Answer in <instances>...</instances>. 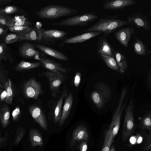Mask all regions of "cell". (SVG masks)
<instances>
[{"mask_svg": "<svg viewBox=\"0 0 151 151\" xmlns=\"http://www.w3.org/2000/svg\"><path fill=\"white\" fill-rule=\"evenodd\" d=\"M117 16L101 17L95 24L88 28L86 29L79 32L84 33L90 32H100L102 35L108 36L118 28L129 24L127 20H122L118 19Z\"/></svg>", "mask_w": 151, "mask_h": 151, "instance_id": "obj_1", "label": "cell"}, {"mask_svg": "<svg viewBox=\"0 0 151 151\" xmlns=\"http://www.w3.org/2000/svg\"><path fill=\"white\" fill-rule=\"evenodd\" d=\"M78 11L60 4L49 5L41 8L34 14L42 19H54L78 14Z\"/></svg>", "mask_w": 151, "mask_h": 151, "instance_id": "obj_2", "label": "cell"}, {"mask_svg": "<svg viewBox=\"0 0 151 151\" xmlns=\"http://www.w3.org/2000/svg\"><path fill=\"white\" fill-rule=\"evenodd\" d=\"M95 88L90 93V98L97 109H101L111 99L112 91L107 84L102 81L96 83Z\"/></svg>", "mask_w": 151, "mask_h": 151, "instance_id": "obj_3", "label": "cell"}, {"mask_svg": "<svg viewBox=\"0 0 151 151\" xmlns=\"http://www.w3.org/2000/svg\"><path fill=\"white\" fill-rule=\"evenodd\" d=\"M127 90L123 88L121 93L116 109L113 115L111 121L107 130L108 132L111 133L112 136V142L114 138L118 132L120 128L122 114L126 106L127 101H124Z\"/></svg>", "mask_w": 151, "mask_h": 151, "instance_id": "obj_4", "label": "cell"}, {"mask_svg": "<svg viewBox=\"0 0 151 151\" xmlns=\"http://www.w3.org/2000/svg\"><path fill=\"white\" fill-rule=\"evenodd\" d=\"M98 15L93 12H87L68 18L60 22L52 23L59 26H85L98 19Z\"/></svg>", "mask_w": 151, "mask_h": 151, "instance_id": "obj_5", "label": "cell"}, {"mask_svg": "<svg viewBox=\"0 0 151 151\" xmlns=\"http://www.w3.org/2000/svg\"><path fill=\"white\" fill-rule=\"evenodd\" d=\"M134 112V102L131 100L125 109L122 134L123 141H125L130 136L135 128Z\"/></svg>", "mask_w": 151, "mask_h": 151, "instance_id": "obj_6", "label": "cell"}, {"mask_svg": "<svg viewBox=\"0 0 151 151\" xmlns=\"http://www.w3.org/2000/svg\"><path fill=\"white\" fill-rule=\"evenodd\" d=\"M23 91L24 96L27 99L39 101V96L44 93L40 83L33 77L24 83Z\"/></svg>", "mask_w": 151, "mask_h": 151, "instance_id": "obj_7", "label": "cell"}, {"mask_svg": "<svg viewBox=\"0 0 151 151\" xmlns=\"http://www.w3.org/2000/svg\"><path fill=\"white\" fill-rule=\"evenodd\" d=\"M41 75L44 76L47 78L52 97L54 98L57 97L60 93V87L64 81V78L49 70L43 72Z\"/></svg>", "mask_w": 151, "mask_h": 151, "instance_id": "obj_8", "label": "cell"}, {"mask_svg": "<svg viewBox=\"0 0 151 151\" xmlns=\"http://www.w3.org/2000/svg\"><path fill=\"white\" fill-rule=\"evenodd\" d=\"M127 18L129 24L139 29H142L147 31L150 30V22L148 19L147 16L140 12L128 15Z\"/></svg>", "mask_w": 151, "mask_h": 151, "instance_id": "obj_9", "label": "cell"}, {"mask_svg": "<svg viewBox=\"0 0 151 151\" xmlns=\"http://www.w3.org/2000/svg\"><path fill=\"white\" fill-rule=\"evenodd\" d=\"M19 51L21 55L25 58H34L39 60L41 58L46 56L44 53L37 50L32 43L28 42H25L21 45Z\"/></svg>", "mask_w": 151, "mask_h": 151, "instance_id": "obj_10", "label": "cell"}, {"mask_svg": "<svg viewBox=\"0 0 151 151\" xmlns=\"http://www.w3.org/2000/svg\"><path fill=\"white\" fill-rule=\"evenodd\" d=\"M136 32L132 26L120 27L114 32V35L117 40L126 48L128 47V43L132 36Z\"/></svg>", "mask_w": 151, "mask_h": 151, "instance_id": "obj_11", "label": "cell"}, {"mask_svg": "<svg viewBox=\"0 0 151 151\" xmlns=\"http://www.w3.org/2000/svg\"><path fill=\"white\" fill-rule=\"evenodd\" d=\"M39 29L41 32L43 39L53 44L56 41H64L68 38L66 35L68 32L63 30L55 29L46 30L42 27Z\"/></svg>", "mask_w": 151, "mask_h": 151, "instance_id": "obj_12", "label": "cell"}, {"mask_svg": "<svg viewBox=\"0 0 151 151\" xmlns=\"http://www.w3.org/2000/svg\"><path fill=\"white\" fill-rule=\"evenodd\" d=\"M39 61L43 68L55 73L61 77L64 78L62 73H66L68 72V70L64 68L61 64L46 57L41 58Z\"/></svg>", "mask_w": 151, "mask_h": 151, "instance_id": "obj_13", "label": "cell"}, {"mask_svg": "<svg viewBox=\"0 0 151 151\" xmlns=\"http://www.w3.org/2000/svg\"><path fill=\"white\" fill-rule=\"evenodd\" d=\"M29 111L34 120L43 129L47 130L46 118L41 107L36 105H31L29 107Z\"/></svg>", "mask_w": 151, "mask_h": 151, "instance_id": "obj_14", "label": "cell"}, {"mask_svg": "<svg viewBox=\"0 0 151 151\" xmlns=\"http://www.w3.org/2000/svg\"><path fill=\"white\" fill-rule=\"evenodd\" d=\"M137 4V2L134 0H107L104 2L103 8L105 10H120Z\"/></svg>", "mask_w": 151, "mask_h": 151, "instance_id": "obj_15", "label": "cell"}, {"mask_svg": "<svg viewBox=\"0 0 151 151\" xmlns=\"http://www.w3.org/2000/svg\"><path fill=\"white\" fill-rule=\"evenodd\" d=\"M97 53L99 55H102L114 58V48L110 45L106 37L102 35L99 39L96 47Z\"/></svg>", "mask_w": 151, "mask_h": 151, "instance_id": "obj_16", "label": "cell"}, {"mask_svg": "<svg viewBox=\"0 0 151 151\" xmlns=\"http://www.w3.org/2000/svg\"><path fill=\"white\" fill-rule=\"evenodd\" d=\"M102 33L100 32L93 31L83 33L75 36L68 38L60 43L63 46L65 44L81 43L91 39Z\"/></svg>", "mask_w": 151, "mask_h": 151, "instance_id": "obj_17", "label": "cell"}, {"mask_svg": "<svg viewBox=\"0 0 151 151\" xmlns=\"http://www.w3.org/2000/svg\"><path fill=\"white\" fill-rule=\"evenodd\" d=\"M22 36L23 41H32L35 43L45 45H54L52 44L43 39L41 32L39 29L35 27H33L29 32L25 35H22Z\"/></svg>", "mask_w": 151, "mask_h": 151, "instance_id": "obj_18", "label": "cell"}, {"mask_svg": "<svg viewBox=\"0 0 151 151\" xmlns=\"http://www.w3.org/2000/svg\"><path fill=\"white\" fill-rule=\"evenodd\" d=\"M36 48L46 54L59 60L68 61V58L64 54L57 50L45 45L33 43H32Z\"/></svg>", "mask_w": 151, "mask_h": 151, "instance_id": "obj_19", "label": "cell"}, {"mask_svg": "<svg viewBox=\"0 0 151 151\" xmlns=\"http://www.w3.org/2000/svg\"><path fill=\"white\" fill-rule=\"evenodd\" d=\"M89 135L86 127L83 124L79 125L73 132L70 140V146L71 147L78 141L84 140L87 141Z\"/></svg>", "mask_w": 151, "mask_h": 151, "instance_id": "obj_20", "label": "cell"}, {"mask_svg": "<svg viewBox=\"0 0 151 151\" xmlns=\"http://www.w3.org/2000/svg\"><path fill=\"white\" fill-rule=\"evenodd\" d=\"M65 101L63 108L60 118L59 122V126H62L70 113L72 106L73 97L72 93L70 92L65 98Z\"/></svg>", "mask_w": 151, "mask_h": 151, "instance_id": "obj_21", "label": "cell"}, {"mask_svg": "<svg viewBox=\"0 0 151 151\" xmlns=\"http://www.w3.org/2000/svg\"><path fill=\"white\" fill-rule=\"evenodd\" d=\"M68 91L67 88L65 87L57 101L53 113L54 122L55 124H56L60 121L61 116L63 101L64 99L68 95Z\"/></svg>", "mask_w": 151, "mask_h": 151, "instance_id": "obj_22", "label": "cell"}, {"mask_svg": "<svg viewBox=\"0 0 151 151\" xmlns=\"http://www.w3.org/2000/svg\"><path fill=\"white\" fill-rule=\"evenodd\" d=\"M134 41L133 46L134 52L137 55L141 56H147L151 53L150 49L138 37L134 36Z\"/></svg>", "mask_w": 151, "mask_h": 151, "instance_id": "obj_23", "label": "cell"}, {"mask_svg": "<svg viewBox=\"0 0 151 151\" xmlns=\"http://www.w3.org/2000/svg\"><path fill=\"white\" fill-rule=\"evenodd\" d=\"M114 57L121 73H124L128 67V61L126 57L118 49H114Z\"/></svg>", "mask_w": 151, "mask_h": 151, "instance_id": "obj_24", "label": "cell"}, {"mask_svg": "<svg viewBox=\"0 0 151 151\" xmlns=\"http://www.w3.org/2000/svg\"><path fill=\"white\" fill-rule=\"evenodd\" d=\"M29 138L31 145L34 147L42 146L43 144L41 134L37 129L31 128L29 132Z\"/></svg>", "mask_w": 151, "mask_h": 151, "instance_id": "obj_25", "label": "cell"}, {"mask_svg": "<svg viewBox=\"0 0 151 151\" xmlns=\"http://www.w3.org/2000/svg\"><path fill=\"white\" fill-rule=\"evenodd\" d=\"M41 66L42 64L40 62H29L22 60L14 66V68L17 71H24L36 68Z\"/></svg>", "mask_w": 151, "mask_h": 151, "instance_id": "obj_26", "label": "cell"}, {"mask_svg": "<svg viewBox=\"0 0 151 151\" xmlns=\"http://www.w3.org/2000/svg\"><path fill=\"white\" fill-rule=\"evenodd\" d=\"M27 19L24 15H16L12 18L7 27L15 26H32L33 23L26 20Z\"/></svg>", "mask_w": 151, "mask_h": 151, "instance_id": "obj_27", "label": "cell"}, {"mask_svg": "<svg viewBox=\"0 0 151 151\" xmlns=\"http://www.w3.org/2000/svg\"><path fill=\"white\" fill-rule=\"evenodd\" d=\"M2 60H8L11 63L13 62L9 48L4 41L0 40V64Z\"/></svg>", "mask_w": 151, "mask_h": 151, "instance_id": "obj_28", "label": "cell"}, {"mask_svg": "<svg viewBox=\"0 0 151 151\" xmlns=\"http://www.w3.org/2000/svg\"><path fill=\"white\" fill-rule=\"evenodd\" d=\"M10 117L9 107L4 105L0 109V120L3 128H5L9 124Z\"/></svg>", "mask_w": 151, "mask_h": 151, "instance_id": "obj_29", "label": "cell"}, {"mask_svg": "<svg viewBox=\"0 0 151 151\" xmlns=\"http://www.w3.org/2000/svg\"><path fill=\"white\" fill-rule=\"evenodd\" d=\"M99 56L106 64L110 68L121 73L114 58L102 55H99Z\"/></svg>", "mask_w": 151, "mask_h": 151, "instance_id": "obj_30", "label": "cell"}, {"mask_svg": "<svg viewBox=\"0 0 151 151\" xmlns=\"http://www.w3.org/2000/svg\"><path fill=\"white\" fill-rule=\"evenodd\" d=\"M22 41V35L14 32L7 34L3 38V41L6 44Z\"/></svg>", "mask_w": 151, "mask_h": 151, "instance_id": "obj_31", "label": "cell"}, {"mask_svg": "<svg viewBox=\"0 0 151 151\" xmlns=\"http://www.w3.org/2000/svg\"><path fill=\"white\" fill-rule=\"evenodd\" d=\"M140 127L143 129L151 130V112L150 110L143 117L139 124Z\"/></svg>", "mask_w": 151, "mask_h": 151, "instance_id": "obj_32", "label": "cell"}, {"mask_svg": "<svg viewBox=\"0 0 151 151\" xmlns=\"http://www.w3.org/2000/svg\"><path fill=\"white\" fill-rule=\"evenodd\" d=\"M6 91V97L5 102L10 104H12L13 98V91L12 83L10 79H8L5 87L4 89Z\"/></svg>", "mask_w": 151, "mask_h": 151, "instance_id": "obj_33", "label": "cell"}, {"mask_svg": "<svg viewBox=\"0 0 151 151\" xmlns=\"http://www.w3.org/2000/svg\"><path fill=\"white\" fill-rule=\"evenodd\" d=\"M7 27L13 32L23 35L29 32L32 29L33 27L15 26H10Z\"/></svg>", "mask_w": 151, "mask_h": 151, "instance_id": "obj_34", "label": "cell"}, {"mask_svg": "<svg viewBox=\"0 0 151 151\" xmlns=\"http://www.w3.org/2000/svg\"><path fill=\"white\" fill-rule=\"evenodd\" d=\"M19 11L18 7L12 5L0 8V14L7 15L15 13Z\"/></svg>", "mask_w": 151, "mask_h": 151, "instance_id": "obj_35", "label": "cell"}, {"mask_svg": "<svg viewBox=\"0 0 151 151\" xmlns=\"http://www.w3.org/2000/svg\"><path fill=\"white\" fill-rule=\"evenodd\" d=\"M25 132V129L22 127H19L17 129L15 136L14 143L15 145H18L20 142L23 137Z\"/></svg>", "mask_w": 151, "mask_h": 151, "instance_id": "obj_36", "label": "cell"}, {"mask_svg": "<svg viewBox=\"0 0 151 151\" xmlns=\"http://www.w3.org/2000/svg\"><path fill=\"white\" fill-rule=\"evenodd\" d=\"M112 142L111 135L110 133L107 132L106 135L102 151H109Z\"/></svg>", "mask_w": 151, "mask_h": 151, "instance_id": "obj_37", "label": "cell"}, {"mask_svg": "<svg viewBox=\"0 0 151 151\" xmlns=\"http://www.w3.org/2000/svg\"><path fill=\"white\" fill-rule=\"evenodd\" d=\"M2 66L0 65V87L4 89L8 79L5 75Z\"/></svg>", "mask_w": 151, "mask_h": 151, "instance_id": "obj_38", "label": "cell"}, {"mask_svg": "<svg viewBox=\"0 0 151 151\" xmlns=\"http://www.w3.org/2000/svg\"><path fill=\"white\" fill-rule=\"evenodd\" d=\"M12 18L7 15L0 14V25L7 27Z\"/></svg>", "mask_w": 151, "mask_h": 151, "instance_id": "obj_39", "label": "cell"}, {"mask_svg": "<svg viewBox=\"0 0 151 151\" xmlns=\"http://www.w3.org/2000/svg\"><path fill=\"white\" fill-rule=\"evenodd\" d=\"M21 113V111L19 106H17L13 111L12 113L13 120L14 121H17Z\"/></svg>", "mask_w": 151, "mask_h": 151, "instance_id": "obj_40", "label": "cell"}, {"mask_svg": "<svg viewBox=\"0 0 151 151\" xmlns=\"http://www.w3.org/2000/svg\"><path fill=\"white\" fill-rule=\"evenodd\" d=\"M81 74L80 72H77L75 75L74 83L76 87H77L81 82Z\"/></svg>", "mask_w": 151, "mask_h": 151, "instance_id": "obj_41", "label": "cell"}, {"mask_svg": "<svg viewBox=\"0 0 151 151\" xmlns=\"http://www.w3.org/2000/svg\"><path fill=\"white\" fill-rule=\"evenodd\" d=\"M8 137V133L6 132L4 137H0V148L4 146L6 144Z\"/></svg>", "mask_w": 151, "mask_h": 151, "instance_id": "obj_42", "label": "cell"}, {"mask_svg": "<svg viewBox=\"0 0 151 151\" xmlns=\"http://www.w3.org/2000/svg\"><path fill=\"white\" fill-rule=\"evenodd\" d=\"M86 141H83L80 145V151H87L88 149V146Z\"/></svg>", "mask_w": 151, "mask_h": 151, "instance_id": "obj_43", "label": "cell"}, {"mask_svg": "<svg viewBox=\"0 0 151 151\" xmlns=\"http://www.w3.org/2000/svg\"><path fill=\"white\" fill-rule=\"evenodd\" d=\"M5 28L0 27V36H3V38L7 35V30Z\"/></svg>", "mask_w": 151, "mask_h": 151, "instance_id": "obj_44", "label": "cell"}, {"mask_svg": "<svg viewBox=\"0 0 151 151\" xmlns=\"http://www.w3.org/2000/svg\"><path fill=\"white\" fill-rule=\"evenodd\" d=\"M12 1V0H0V6L9 4Z\"/></svg>", "mask_w": 151, "mask_h": 151, "instance_id": "obj_45", "label": "cell"}, {"mask_svg": "<svg viewBox=\"0 0 151 151\" xmlns=\"http://www.w3.org/2000/svg\"><path fill=\"white\" fill-rule=\"evenodd\" d=\"M147 83L149 86L150 88H151V70H150L147 76Z\"/></svg>", "mask_w": 151, "mask_h": 151, "instance_id": "obj_46", "label": "cell"}, {"mask_svg": "<svg viewBox=\"0 0 151 151\" xmlns=\"http://www.w3.org/2000/svg\"><path fill=\"white\" fill-rule=\"evenodd\" d=\"M6 97V91L4 89L0 95V100L3 101L5 100Z\"/></svg>", "mask_w": 151, "mask_h": 151, "instance_id": "obj_47", "label": "cell"}, {"mask_svg": "<svg viewBox=\"0 0 151 151\" xmlns=\"http://www.w3.org/2000/svg\"><path fill=\"white\" fill-rule=\"evenodd\" d=\"M42 23L40 22H37L35 24V27L38 29L42 28Z\"/></svg>", "mask_w": 151, "mask_h": 151, "instance_id": "obj_48", "label": "cell"}, {"mask_svg": "<svg viewBox=\"0 0 151 151\" xmlns=\"http://www.w3.org/2000/svg\"><path fill=\"white\" fill-rule=\"evenodd\" d=\"M109 151H116L114 147V146L110 148Z\"/></svg>", "mask_w": 151, "mask_h": 151, "instance_id": "obj_49", "label": "cell"}, {"mask_svg": "<svg viewBox=\"0 0 151 151\" xmlns=\"http://www.w3.org/2000/svg\"><path fill=\"white\" fill-rule=\"evenodd\" d=\"M3 89H2L0 87V95L1 94V93L3 91Z\"/></svg>", "mask_w": 151, "mask_h": 151, "instance_id": "obj_50", "label": "cell"}, {"mask_svg": "<svg viewBox=\"0 0 151 151\" xmlns=\"http://www.w3.org/2000/svg\"><path fill=\"white\" fill-rule=\"evenodd\" d=\"M0 27H3V28H5V27H3V26H1L0 25Z\"/></svg>", "mask_w": 151, "mask_h": 151, "instance_id": "obj_51", "label": "cell"}]
</instances>
